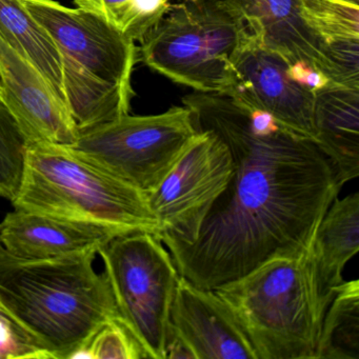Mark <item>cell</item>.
Here are the masks:
<instances>
[{"mask_svg":"<svg viewBox=\"0 0 359 359\" xmlns=\"http://www.w3.org/2000/svg\"><path fill=\"white\" fill-rule=\"evenodd\" d=\"M197 131L228 146L234 173L190 245L168 248L178 273L215 290L274 258L306 253L341 187L311 138L222 93L182 98Z\"/></svg>","mask_w":359,"mask_h":359,"instance_id":"cell-1","label":"cell"},{"mask_svg":"<svg viewBox=\"0 0 359 359\" xmlns=\"http://www.w3.org/2000/svg\"><path fill=\"white\" fill-rule=\"evenodd\" d=\"M97 249L22 259L0 247V302L53 355L69 359L95 330L123 318Z\"/></svg>","mask_w":359,"mask_h":359,"instance_id":"cell-2","label":"cell"},{"mask_svg":"<svg viewBox=\"0 0 359 359\" xmlns=\"http://www.w3.org/2000/svg\"><path fill=\"white\" fill-rule=\"evenodd\" d=\"M62 58L67 107L79 132L129 114L135 41L95 14L54 0H20Z\"/></svg>","mask_w":359,"mask_h":359,"instance_id":"cell-3","label":"cell"},{"mask_svg":"<svg viewBox=\"0 0 359 359\" xmlns=\"http://www.w3.org/2000/svg\"><path fill=\"white\" fill-rule=\"evenodd\" d=\"M214 291L236 317L257 359H316L332 300L319 285L311 248L297 257L269 260Z\"/></svg>","mask_w":359,"mask_h":359,"instance_id":"cell-4","label":"cell"},{"mask_svg":"<svg viewBox=\"0 0 359 359\" xmlns=\"http://www.w3.org/2000/svg\"><path fill=\"white\" fill-rule=\"evenodd\" d=\"M14 209L161 238L146 193L89 163L70 147L29 142Z\"/></svg>","mask_w":359,"mask_h":359,"instance_id":"cell-5","label":"cell"},{"mask_svg":"<svg viewBox=\"0 0 359 359\" xmlns=\"http://www.w3.org/2000/svg\"><path fill=\"white\" fill-rule=\"evenodd\" d=\"M249 33L226 0H184L142 41V62L173 83L201 93L230 94L234 60Z\"/></svg>","mask_w":359,"mask_h":359,"instance_id":"cell-6","label":"cell"},{"mask_svg":"<svg viewBox=\"0 0 359 359\" xmlns=\"http://www.w3.org/2000/svg\"><path fill=\"white\" fill-rule=\"evenodd\" d=\"M197 132L191 111L172 107L161 114L123 115L79 132L68 147L148 194L169 174Z\"/></svg>","mask_w":359,"mask_h":359,"instance_id":"cell-7","label":"cell"},{"mask_svg":"<svg viewBox=\"0 0 359 359\" xmlns=\"http://www.w3.org/2000/svg\"><path fill=\"white\" fill-rule=\"evenodd\" d=\"M123 320L151 359H165L180 273L161 239L146 232L115 237L98 250Z\"/></svg>","mask_w":359,"mask_h":359,"instance_id":"cell-8","label":"cell"},{"mask_svg":"<svg viewBox=\"0 0 359 359\" xmlns=\"http://www.w3.org/2000/svg\"><path fill=\"white\" fill-rule=\"evenodd\" d=\"M234 173L228 146L213 132L201 130L158 187L147 194L168 248L190 245Z\"/></svg>","mask_w":359,"mask_h":359,"instance_id":"cell-9","label":"cell"},{"mask_svg":"<svg viewBox=\"0 0 359 359\" xmlns=\"http://www.w3.org/2000/svg\"><path fill=\"white\" fill-rule=\"evenodd\" d=\"M234 69L235 87L226 95L268 113L283 127L314 142L315 91L292 79L287 62L250 30Z\"/></svg>","mask_w":359,"mask_h":359,"instance_id":"cell-10","label":"cell"},{"mask_svg":"<svg viewBox=\"0 0 359 359\" xmlns=\"http://www.w3.org/2000/svg\"><path fill=\"white\" fill-rule=\"evenodd\" d=\"M0 81L3 102L29 142L72 146L79 129L68 107L39 70L0 35Z\"/></svg>","mask_w":359,"mask_h":359,"instance_id":"cell-11","label":"cell"},{"mask_svg":"<svg viewBox=\"0 0 359 359\" xmlns=\"http://www.w3.org/2000/svg\"><path fill=\"white\" fill-rule=\"evenodd\" d=\"M170 319L196 359H257L228 304L180 275Z\"/></svg>","mask_w":359,"mask_h":359,"instance_id":"cell-12","label":"cell"},{"mask_svg":"<svg viewBox=\"0 0 359 359\" xmlns=\"http://www.w3.org/2000/svg\"><path fill=\"white\" fill-rule=\"evenodd\" d=\"M226 1L243 16L250 32L262 45L280 55L290 67H311L323 73L330 83L346 85L325 43L300 16V0Z\"/></svg>","mask_w":359,"mask_h":359,"instance_id":"cell-13","label":"cell"},{"mask_svg":"<svg viewBox=\"0 0 359 359\" xmlns=\"http://www.w3.org/2000/svg\"><path fill=\"white\" fill-rule=\"evenodd\" d=\"M123 235L127 234L111 226L22 209L9 212L0 222V247L22 259H47L100 250Z\"/></svg>","mask_w":359,"mask_h":359,"instance_id":"cell-14","label":"cell"},{"mask_svg":"<svg viewBox=\"0 0 359 359\" xmlns=\"http://www.w3.org/2000/svg\"><path fill=\"white\" fill-rule=\"evenodd\" d=\"M314 142L340 187L358 177V86L329 83L315 92Z\"/></svg>","mask_w":359,"mask_h":359,"instance_id":"cell-15","label":"cell"},{"mask_svg":"<svg viewBox=\"0 0 359 359\" xmlns=\"http://www.w3.org/2000/svg\"><path fill=\"white\" fill-rule=\"evenodd\" d=\"M319 285L333 300L342 271L359 251V193L334 199L317 226L312 247Z\"/></svg>","mask_w":359,"mask_h":359,"instance_id":"cell-16","label":"cell"},{"mask_svg":"<svg viewBox=\"0 0 359 359\" xmlns=\"http://www.w3.org/2000/svg\"><path fill=\"white\" fill-rule=\"evenodd\" d=\"M300 16L325 43L341 81L359 86V4L300 0Z\"/></svg>","mask_w":359,"mask_h":359,"instance_id":"cell-17","label":"cell"},{"mask_svg":"<svg viewBox=\"0 0 359 359\" xmlns=\"http://www.w3.org/2000/svg\"><path fill=\"white\" fill-rule=\"evenodd\" d=\"M0 35L41 72L67 106L60 49L20 0H0Z\"/></svg>","mask_w":359,"mask_h":359,"instance_id":"cell-18","label":"cell"},{"mask_svg":"<svg viewBox=\"0 0 359 359\" xmlns=\"http://www.w3.org/2000/svg\"><path fill=\"white\" fill-rule=\"evenodd\" d=\"M317 346L316 359H359V281L335 289Z\"/></svg>","mask_w":359,"mask_h":359,"instance_id":"cell-19","label":"cell"},{"mask_svg":"<svg viewBox=\"0 0 359 359\" xmlns=\"http://www.w3.org/2000/svg\"><path fill=\"white\" fill-rule=\"evenodd\" d=\"M170 0H74L79 9L106 20L128 39L142 43L170 8Z\"/></svg>","mask_w":359,"mask_h":359,"instance_id":"cell-20","label":"cell"},{"mask_svg":"<svg viewBox=\"0 0 359 359\" xmlns=\"http://www.w3.org/2000/svg\"><path fill=\"white\" fill-rule=\"evenodd\" d=\"M151 359L123 318L111 319L93 332L69 359Z\"/></svg>","mask_w":359,"mask_h":359,"instance_id":"cell-21","label":"cell"},{"mask_svg":"<svg viewBox=\"0 0 359 359\" xmlns=\"http://www.w3.org/2000/svg\"><path fill=\"white\" fill-rule=\"evenodd\" d=\"M26 144L15 118L0 100V197L11 203L20 189Z\"/></svg>","mask_w":359,"mask_h":359,"instance_id":"cell-22","label":"cell"},{"mask_svg":"<svg viewBox=\"0 0 359 359\" xmlns=\"http://www.w3.org/2000/svg\"><path fill=\"white\" fill-rule=\"evenodd\" d=\"M0 359H54L53 355L0 302Z\"/></svg>","mask_w":359,"mask_h":359,"instance_id":"cell-23","label":"cell"},{"mask_svg":"<svg viewBox=\"0 0 359 359\" xmlns=\"http://www.w3.org/2000/svg\"><path fill=\"white\" fill-rule=\"evenodd\" d=\"M3 100V88H1V81H0V100Z\"/></svg>","mask_w":359,"mask_h":359,"instance_id":"cell-24","label":"cell"},{"mask_svg":"<svg viewBox=\"0 0 359 359\" xmlns=\"http://www.w3.org/2000/svg\"><path fill=\"white\" fill-rule=\"evenodd\" d=\"M348 1H351V3L358 4L359 0H348Z\"/></svg>","mask_w":359,"mask_h":359,"instance_id":"cell-25","label":"cell"}]
</instances>
